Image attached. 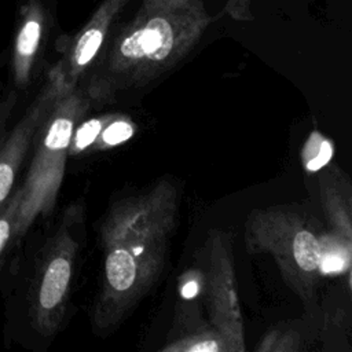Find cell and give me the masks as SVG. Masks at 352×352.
Returning a JSON list of instances; mask_svg holds the SVG:
<instances>
[{
	"label": "cell",
	"instance_id": "ba28073f",
	"mask_svg": "<svg viewBox=\"0 0 352 352\" xmlns=\"http://www.w3.org/2000/svg\"><path fill=\"white\" fill-rule=\"evenodd\" d=\"M212 253L213 260L209 293L212 315L228 349H242V324L234 289L232 267L223 246L217 245Z\"/></svg>",
	"mask_w": 352,
	"mask_h": 352
},
{
	"label": "cell",
	"instance_id": "277c9868",
	"mask_svg": "<svg viewBox=\"0 0 352 352\" xmlns=\"http://www.w3.org/2000/svg\"><path fill=\"white\" fill-rule=\"evenodd\" d=\"M248 246L274 256L287 282L308 298L323 275L320 238L297 213L272 209L256 213L248 224Z\"/></svg>",
	"mask_w": 352,
	"mask_h": 352
},
{
	"label": "cell",
	"instance_id": "4fadbf2b",
	"mask_svg": "<svg viewBox=\"0 0 352 352\" xmlns=\"http://www.w3.org/2000/svg\"><path fill=\"white\" fill-rule=\"evenodd\" d=\"M322 243V256H320V271L322 274H331L344 271L348 267L349 253L348 250L344 252V246L329 243L327 236L320 238Z\"/></svg>",
	"mask_w": 352,
	"mask_h": 352
},
{
	"label": "cell",
	"instance_id": "d6986e66",
	"mask_svg": "<svg viewBox=\"0 0 352 352\" xmlns=\"http://www.w3.org/2000/svg\"><path fill=\"white\" fill-rule=\"evenodd\" d=\"M0 136H1V131H0ZM1 142V140H0Z\"/></svg>",
	"mask_w": 352,
	"mask_h": 352
},
{
	"label": "cell",
	"instance_id": "8fae6325",
	"mask_svg": "<svg viewBox=\"0 0 352 352\" xmlns=\"http://www.w3.org/2000/svg\"><path fill=\"white\" fill-rule=\"evenodd\" d=\"M22 191L18 188L16 191L11 192L10 198L4 204V206L0 210V256L8 246V243L15 239L16 232V219H18V210L21 204Z\"/></svg>",
	"mask_w": 352,
	"mask_h": 352
},
{
	"label": "cell",
	"instance_id": "2e32d148",
	"mask_svg": "<svg viewBox=\"0 0 352 352\" xmlns=\"http://www.w3.org/2000/svg\"><path fill=\"white\" fill-rule=\"evenodd\" d=\"M223 12H227L230 16L239 21L253 19L250 12V0H228Z\"/></svg>",
	"mask_w": 352,
	"mask_h": 352
},
{
	"label": "cell",
	"instance_id": "9c48e42d",
	"mask_svg": "<svg viewBox=\"0 0 352 352\" xmlns=\"http://www.w3.org/2000/svg\"><path fill=\"white\" fill-rule=\"evenodd\" d=\"M45 28V10L40 0H28L21 10L12 47V76L19 88L29 84Z\"/></svg>",
	"mask_w": 352,
	"mask_h": 352
},
{
	"label": "cell",
	"instance_id": "8992f818",
	"mask_svg": "<svg viewBox=\"0 0 352 352\" xmlns=\"http://www.w3.org/2000/svg\"><path fill=\"white\" fill-rule=\"evenodd\" d=\"M129 0H102L87 23L73 36L62 38V56L48 73L50 82L60 89H72L98 56L114 19Z\"/></svg>",
	"mask_w": 352,
	"mask_h": 352
},
{
	"label": "cell",
	"instance_id": "7a4b0ae2",
	"mask_svg": "<svg viewBox=\"0 0 352 352\" xmlns=\"http://www.w3.org/2000/svg\"><path fill=\"white\" fill-rule=\"evenodd\" d=\"M87 100L77 88L62 91L54 99L33 139L34 153L21 186L22 197L15 238L28 232L38 217L48 216L62 184L70 140L76 121L81 118Z\"/></svg>",
	"mask_w": 352,
	"mask_h": 352
},
{
	"label": "cell",
	"instance_id": "52a82bcc",
	"mask_svg": "<svg viewBox=\"0 0 352 352\" xmlns=\"http://www.w3.org/2000/svg\"><path fill=\"white\" fill-rule=\"evenodd\" d=\"M62 91L63 89L47 81L34 103L28 109L8 136L0 142V210L12 192L16 175L33 144L38 126L45 118L54 99Z\"/></svg>",
	"mask_w": 352,
	"mask_h": 352
},
{
	"label": "cell",
	"instance_id": "3957f363",
	"mask_svg": "<svg viewBox=\"0 0 352 352\" xmlns=\"http://www.w3.org/2000/svg\"><path fill=\"white\" fill-rule=\"evenodd\" d=\"M175 216L176 188L164 180L148 192L114 206L102 227L100 243L121 246L129 252L148 289L164 267Z\"/></svg>",
	"mask_w": 352,
	"mask_h": 352
},
{
	"label": "cell",
	"instance_id": "7c38bea8",
	"mask_svg": "<svg viewBox=\"0 0 352 352\" xmlns=\"http://www.w3.org/2000/svg\"><path fill=\"white\" fill-rule=\"evenodd\" d=\"M333 155L331 143L319 133H312L304 148V165L308 170H318L324 166Z\"/></svg>",
	"mask_w": 352,
	"mask_h": 352
},
{
	"label": "cell",
	"instance_id": "5b68a950",
	"mask_svg": "<svg viewBox=\"0 0 352 352\" xmlns=\"http://www.w3.org/2000/svg\"><path fill=\"white\" fill-rule=\"evenodd\" d=\"M74 216L67 213L41 249L29 293V314L34 329L50 336L59 327L67 304L77 239L73 235Z\"/></svg>",
	"mask_w": 352,
	"mask_h": 352
},
{
	"label": "cell",
	"instance_id": "5bb4252c",
	"mask_svg": "<svg viewBox=\"0 0 352 352\" xmlns=\"http://www.w3.org/2000/svg\"><path fill=\"white\" fill-rule=\"evenodd\" d=\"M103 122L99 118H91L85 122H82L77 129H74L72 140H70V147H69V154L82 151L87 147H89L99 133L102 132Z\"/></svg>",
	"mask_w": 352,
	"mask_h": 352
},
{
	"label": "cell",
	"instance_id": "ac0fdd59",
	"mask_svg": "<svg viewBox=\"0 0 352 352\" xmlns=\"http://www.w3.org/2000/svg\"><path fill=\"white\" fill-rule=\"evenodd\" d=\"M11 100L10 102H4L1 106H0V131H1V126H3V122H4V120H6V117H7V114H8V111H10V109H11Z\"/></svg>",
	"mask_w": 352,
	"mask_h": 352
},
{
	"label": "cell",
	"instance_id": "6da1fadb",
	"mask_svg": "<svg viewBox=\"0 0 352 352\" xmlns=\"http://www.w3.org/2000/svg\"><path fill=\"white\" fill-rule=\"evenodd\" d=\"M212 22L204 0H142L117 26L91 81L89 94L140 87L176 66Z\"/></svg>",
	"mask_w": 352,
	"mask_h": 352
},
{
	"label": "cell",
	"instance_id": "e0dca14e",
	"mask_svg": "<svg viewBox=\"0 0 352 352\" xmlns=\"http://www.w3.org/2000/svg\"><path fill=\"white\" fill-rule=\"evenodd\" d=\"M198 290H199L198 282L195 279H190L186 283H183L182 296H183V298H192V297L197 296Z\"/></svg>",
	"mask_w": 352,
	"mask_h": 352
},
{
	"label": "cell",
	"instance_id": "9a60e30c",
	"mask_svg": "<svg viewBox=\"0 0 352 352\" xmlns=\"http://www.w3.org/2000/svg\"><path fill=\"white\" fill-rule=\"evenodd\" d=\"M133 125L125 120H116L102 131V142L106 146H117L133 136Z\"/></svg>",
	"mask_w": 352,
	"mask_h": 352
},
{
	"label": "cell",
	"instance_id": "30bf717a",
	"mask_svg": "<svg viewBox=\"0 0 352 352\" xmlns=\"http://www.w3.org/2000/svg\"><path fill=\"white\" fill-rule=\"evenodd\" d=\"M166 349L169 351H187V352H216V351H224L228 349L226 340L223 336L217 331H199L188 334L172 345H169Z\"/></svg>",
	"mask_w": 352,
	"mask_h": 352
}]
</instances>
